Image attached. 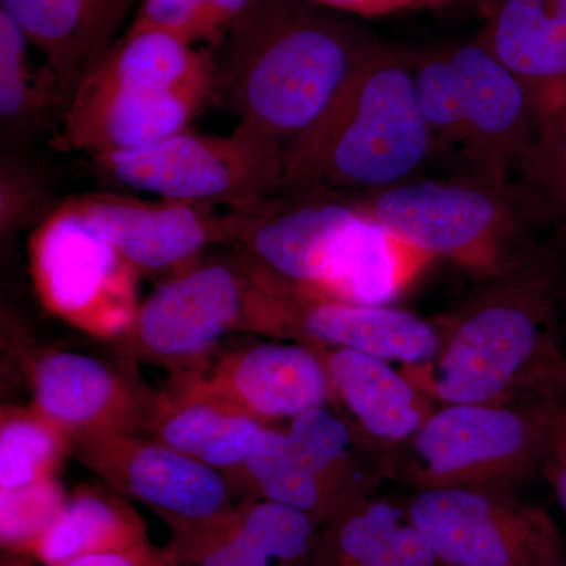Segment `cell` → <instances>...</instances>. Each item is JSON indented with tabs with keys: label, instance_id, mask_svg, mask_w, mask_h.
I'll use <instances>...</instances> for the list:
<instances>
[{
	"label": "cell",
	"instance_id": "8d00e7d4",
	"mask_svg": "<svg viewBox=\"0 0 566 566\" xmlns=\"http://www.w3.org/2000/svg\"><path fill=\"white\" fill-rule=\"evenodd\" d=\"M554 446L564 447V449H566V400L564 406H562L560 422H558L556 442H554Z\"/></svg>",
	"mask_w": 566,
	"mask_h": 566
},
{
	"label": "cell",
	"instance_id": "6da1fadb",
	"mask_svg": "<svg viewBox=\"0 0 566 566\" xmlns=\"http://www.w3.org/2000/svg\"><path fill=\"white\" fill-rule=\"evenodd\" d=\"M565 301L566 243L553 233L526 263L486 279L438 323L441 346L430 363L401 370L438 406L564 405Z\"/></svg>",
	"mask_w": 566,
	"mask_h": 566
},
{
	"label": "cell",
	"instance_id": "4dcf8cb0",
	"mask_svg": "<svg viewBox=\"0 0 566 566\" xmlns=\"http://www.w3.org/2000/svg\"><path fill=\"white\" fill-rule=\"evenodd\" d=\"M252 0H144L129 29H161L186 43H219Z\"/></svg>",
	"mask_w": 566,
	"mask_h": 566
},
{
	"label": "cell",
	"instance_id": "d6a6232c",
	"mask_svg": "<svg viewBox=\"0 0 566 566\" xmlns=\"http://www.w3.org/2000/svg\"><path fill=\"white\" fill-rule=\"evenodd\" d=\"M2 543L18 551H25L62 512L65 501L54 480L2 491Z\"/></svg>",
	"mask_w": 566,
	"mask_h": 566
},
{
	"label": "cell",
	"instance_id": "8fae6325",
	"mask_svg": "<svg viewBox=\"0 0 566 566\" xmlns=\"http://www.w3.org/2000/svg\"><path fill=\"white\" fill-rule=\"evenodd\" d=\"M92 226L133 268L164 270L180 264L222 238L241 237L249 214L132 197L91 196L66 203Z\"/></svg>",
	"mask_w": 566,
	"mask_h": 566
},
{
	"label": "cell",
	"instance_id": "5bb4252c",
	"mask_svg": "<svg viewBox=\"0 0 566 566\" xmlns=\"http://www.w3.org/2000/svg\"><path fill=\"white\" fill-rule=\"evenodd\" d=\"M207 98L125 87L93 73L71 99L57 145L95 155L151 147L186 132Z\"/></svg>",
	"mask_w": 566,
	"mask_h": 566
},
{
	"label": "cell",
	"instance_id": "d4e9b609",
	"mask_svg": "<svg viewBox=\"0 0 566 566\" xmlns=\"http://www.w3.org/2000/svg\"><path fill=\"white\" fill-rule=\"evenodd\" d=\"M40 415L55 427L88 430L120 408V382L106 365L77 353L43 357L33 375Z\"/></svg>",
	"mask_w": 566,
	"mask_h": 566
},
{
	"label": "cell",
	"instance_id": "277c9868",
	"mask_svg": "<svg viewBox=\"0 0 566 566\" xmlns=\"http://www.w3.org/2000/svg\"><path fill=\"white\" fill-rule=\"evenodd\" d=\"M352 199L406 243L485 279L512 273L553 234L516 181L495 186L422 178Z\"/></svg>",
	"mask_w": 566,
	"mask_h": 566
},
{
	"label": "cell",
	"instance_id": "f1b7e54d",
	"mask_svg": "<svg viewBox=\"0 0 566 566\" xmlns=\"http://www.w3.org/2000/svg\"><path fill=\"white\" fill-rule=\"evenodd\" d=\"M28 36L9 14L0 11V117L3 128L20 129L32 125L40 111L54 106L66 112L54 73L35 74L29 61Z\"/></svg>",
	"mask_w": 566,
	"mask_h": 566
},
{
	"label": "cell",
	"instance_id": "83f0119b",
	"mask_svg": "<svg viewBox=\"0 0 566 566\" xmlns=\"http://www.w3.org/2000/svg\"><path fill=\"white\" fill-rule=\"evenodd\" d=\"M412 70L420 109L433 137L436 159L446 164L453 180L463 161L468 139L460 73L449 50L412 57Z\"/></svg>",
	"mask_w": 566,
	"mask_h": 566
},
{
	"label": "cell",
	"instance_id": "484cf974",
	"mask_svg": "<svg viewBox=\"0 0 566 566\" xmlns=\"http://www.w3.org/2000/svg\"><path fill=\"white\" fill-rule=\"evenodd\" d=\"M263 427L243 409L203 395L170 412L159 436L164 444L218 471L244 464Z\"/></svg>",
	"mask_w": 566,
	"mask_h": 566
},
{
	"label": "cell",
	"instance_id": "7a4b0ae2",
	"mask_svg": "<svg viewBox=\"0 0 566 566\" xmlns=\"http://www.w3.org/2000/svg\"><path fill=\"white\" fill-rule=\"evenodd\" d=\"M379 43L296 0H252L212 61V91L285 158L324 120Z\"/></svg>",
	"mask_w": 566,
	"mask_h": 566
},
{
	"label": "cell",
	"instance_id": "7c38bea8",
	"mask_svg": "<svg viewBox=\"0 0 566 566\" xmlns=\"http://www.w3.org/2000/svg\"><path fill=\"white\" fill-rule=\"evenodd\" d=\"M268 326L311 345L353 349L403 367L430 363L441 346L438 324L411 312L274 290Z\"/></svg>",
	"mask_w": 566,
	"mask_h": 566
},
{
	"label": "cell",
	"instance_id": "e0dca14e",
	"mask_svg": "<svg viewBox=\"0 0 566 566\" xmlns=\"http://www.w3.org/2000/svg\"><path fill=\"white\" fill-rule=\"evenodd\" d=\"M205 397L243 409L256 419H290L324 406L331 381L322 348L311 344H260L221 365Z\"/></svg>",
	"mask_w": 566,
	"mask_h": 566
},
{
	"label": "cell",
	"instance_id": "7402d4cb",
	"mask_svg": "<svg viewBox=\"0 0 566 566\" xmlns=\"http://www.w3.org/2000/svg\"><path fill=\"white\" fill-rule=\"evenodd\" d=\"M285 433L297 460L322 480L346 512L375 497L379 483L390 479L389 452L324 406L294 417Z\"/></svg>",
	"mask_w": 566,
	"mask_h": 566
},
{
	"label": "cell",
	"instance_id": "4316f807",
	"mask_svg": "<svg viewBox=\"0 0 566 566\" xmlns=\"http://www.w3.org/2000/svg\"><path fill=\"white\" fill-rule=\"evenodd\" d=\"M244 464L263 499L293 506L319 526L346 512L322 480L297 460L285 431L263 427Z\"/></svg>",
	"mask_w": 566,
	"mask_h": 566
},
{
	"label": "cell",
	"instance_id": "9c48e42d",
	"mask_svg": "<svg viewBox=\"0 0 566 566\" xmlns=\"http://www.w3.org/2000/svg\"><path fill=\"white\" fill-rule=\"evenodd\" d=\"M449 52L463 84L468 129L463 161L453 180L515 182L545 125L534 95L479 40Z\"/></svg>",
	"mask_w": 566,
	"mask_h": 566
},
{
	"label": "cell",
	"instance_id": "ffe728a7",
	"mask_svg": "<svg viewBox=\"0 0 566 566\" xmlns=\"http://www.w3.org/2000/svg\"><path fill=\"white\" fill-rule=\"evenodd\" d=\"M118 485L166 520L205 523L230 510L229 490L216 469L172 447L136 444L111 468Z\"/></svg>",
	"mask_w": 566,
	"mask_h": 566
},
{
	"label": "cell",
	"instance_id": "603a6c76",
	"mask_svg": "<svg viewBox=\"0 0 566 566\" xmlns=\"http://www.w3.org/2000/svg\"><path fill=\"white\" fill-rule=\"evenodd\" d=\"M25 553L44 566L103 553L128 554L150 566H174L166 554L153 549L144 524L128 506L95 491H81L65 502L51 526Z\"/></svg>",
	"mask_w": 566,
	"mask_h": 566
},
{
	"label": "cell",
	"instance_id": "ac0fdd59",
	"mask_svg": "<svg viewBox=\"0 0 566 566\" xmlns=\"http://www.w3.org/2000/svg\"><path fill=\"white\" fill-rule=\"evenodd\" d=\"M322 354L331 397L344 406L354 430L379 449L403 444L438 408L392 363L353 349L322 348Z\"/></svg>",
	"mask_w": 566,
	"mask_h": 566
},
{
	"label": "cell",
	"instance_id": "9a60e30c",
	"mask_svg": "<svg viewBox=\"0 0 566 566\" xmlns=\"http://www.w3.org/2000/svg\"><path fill=\"white\" fill-rule=\"evenodd\" d=\"M243 279L226 264H205L159 285L134 318L137 338L163 359H192L233 329L245 312Z\"/></svg>",
	"mask_w": 566,
	"mask_h": 566
},
{
	"label": "cell",
	"instance_id": "ab89813d",
	"mask_svg": "<svg viewBox=\"0 0 566 566\" xmlns=\"http://www.w3.org/2000/svg\"><path fill=\"white\" fill-rule=\"evenodd\" d=\"M178 566V565H177Z\"/></svg>",
	"mask_w": 566,
	"mask_h": 566
},
{
	"label": "cell",
	"instance_id": "3957f363",
	"mask_svg": "<svg viewBox=\"0 0 566 566\" xmlns=\"http://www.w3.org/2000/svg\"><path fill=\"white\" fill-rule=\"evenodd\" d=\"M433 163L412 57L378 44L324 120L286 153L281 193L368 196L422 180Z\"/></svg>",
	"mask_w": 566,
	"mask_h": 566
},
{
	"label": "cell",
	"instance_id": "f35d334b",
	"mask_svg": "<svg viewBox=\"0 0 566 566\" xmlns=\"http://www.w3.org/2000/svg\"><path fill=\"white\" fill-rule=\"evenodd\" d=\"M558 566H566V560L564 562V564H562V565H558Z\"/></svg>",
	"mask_w": 566,
	"mask_h": 566
},
{
	"label": "cell",
	"instance_id": "30bf717a",
	"mask_svg": "<svg viewBox=\"0 0 566 566\" xmlns=\"http://www.w3.org/2000/svg\"><path fill=\"white\" fill-rule=\"evenodd\" d=\"M360 208L335 192L279 193L248 216L244 243L277 292L318 297L346 230Z\"/></svg>",
	"mask_w": 566,
	"mask_h": 566
},
{
	"label": "cell",
	"instance_id": "cb8c5ba5",
	"mask_svg": "<svg viewBox=\"0 0 566 566\" xmlns=\"http://www.w3.org/2000/svg\"><path fill=\"white\" fill-rule=\"evenodd\" d=\"M95 73L139 91L191 93L208 98L210 55L161 29H129Z\"/></svg>",
	"mask_w": 566,
	"mask_h": 566
},
{
	"label": "cell",
	"instance_id": "d590c367",
	"mask_svg": "<svg viewBox=\"0 0 566 566\" xmlns=\"http://www.w3.org/2000/svg\"><path fill=\"white\" fill-rule=\"evenodd\" d=\"M52 566H150L142 562L140 558L128 556V554L103 553L87 554L71 558L69 562Z\"/></svg>",
	"mask_w": 566,
	"mask_h": 566
},
{
	"label": "cell",
	"instance_id": "f546056e",
	"mask_svg": "<svg viewBox=\"0 0 566 566\" xmlns=\"http://www.w3.org/2000/svg\"><path fill=\"white\" fill-rule=\"evenodd\" d=\"M61 453V428L43 416L6 417L0 430V490L51 480Z\"/></svg>",
	"mask_w": 566,
	"mask_h": 566
},
{
	"label": "cell",
	"instance_id": "52a82bcc",
	"mask_svg": "<svg viewBox=\"0 0 566 566\" xmlns=\"http://www.w3.org/2000/svg\"><path fill=\"white\" fill-rule=\"evenodd\" d=\"M405 512L446 566H558L566 560L553 516L515 494L431 488L417 491Z\"/></svg>",
	"mask_w": 566,
	"mask_h": 566
},
{
	"label": "cell",
	"instance_id": "4fadbf2b",
	"mask_svg": "<svg viewBox=\"0 0 566 566\" xmlns=\"http://www.w3.org/2000/svg\"><path fill=\"white\" fill-rule=\"evenodd\" d=\"M178 566H312L322 527L277 502H253L205 523L167 520Z\"/></svg>",
	"mask_w": 566,
	"mask_h": 566
},
{
	"label": "cell",
	"instance_id": "74e56055",
	"mask_svg": "<svg viewBox=\"0 0 566 566\" xmlns=\"http://www.w3.org/2000/svg\"><path fill=\"white\" fill-rule=\"evenodd\" d=\"M450 2H455V3H463V2L480 3V6L485 7V9L488 10V9H490L491 6H493L494 0H441V3H450Z\"/></svg>",
	"mask_w": 566,
	"mask_h": 566
},
{
	"label": "cell",
	"instance_id": "836d02e7",
	"mask_svg": "<svg viewBox=\"0 0 566 566\" xmlns=\"http://www.w3.org/2000/svg\"><path fill=\"white\" fill-rule=\"evenodd\" d=\"M315 2L334 7V9L356 11V13L378 14L403 9L406 6H411L415 0H315Z\"/></svg>",
	"mask_w": 566,
	"mask_h": 566
},
{
	"label": "cell",
	"instance_id": "2e32d148",
	"mask_svg": "<svg viewBox=\"0 0 566 566\" xmlns=\"http://www.w3.org/2000/svg\"><path fill=\"white\" fill-rule=\"evenodd\" d=\"M134 0H0L43 55L66 106L106 61ZM69 109V107H66Z\"/></svg>",
	"mask_w": 566,
	"mask_h": 566
},
{
	"label": "cell",
	"instance_id": "ba28073f",
	"mask_svg": "<svg viewBox=\"0 0 566 566\" xmlns=\"http://www.w3.org/2000/svg\"><path fill=\"white\" fill-rule=\"evenodd\" d=\"M32 260L41 296L55 314L98 334L133 326L132 264L69 205L41 226Z\"/></svg>",
	"mask_w": 566,
	"mask_h": 566
},
{
	"label": "cell",
	"instance_id": "44dd1931",
	"mask_svg": "<svg viewBox=\"0 0 566 566\" xmlns=\"http://www.w3.org/2000/svg\"><path fill=\"white\" fill-rule=\"evenodd\" d=\"M433 260L360 210L338 243L319 297L389 305Z\"/></svg>",
	"mask_w": 566,
	"mask_h": 566
},
{
	"label": "cell",
	"instance_id": "5b68a950",
	"mask_svg": "<svg viewBox=\"0 0 566 566\" xmlns=\"http://www.w3.org/2000/svg\"><path fill=\"white\" fill-rule=\"evenodd\" d=\"M562 406L439 405L389 452L390 479L415 486L513 494L546 471Z\"/></svg>",
	"mask_w": 566,
	"mask_h": 566
},
{
	"label": "cell",
	"instance_id": "e575fe53",
	"mask_svg": "<svg viewBox=\"0 0 566 566\" xmlns=\"http://www.w3.org/2000/svg\"><path fill=\"white\" fill-rule=\"evenodd\" d=\"M545 472L547 479L553 483L554 491H556L558 502H560L566 517V449L564 447L554 446Z\"/></svg>",
	"mask_w": 566,
	"mask_h": 566
},
{
	"label": "cell",
	"instance_id": "1f68e13d",
	"mask_svg": "<svg viewBox=\"0 0 566 566\" xmlns=\"http://www.w3.org/2000/svg\"><path fill=\"white\" fill-rule=\"evenodd\" d=\"M516 182L538 205L551 233L566 243V122L553 117L543 125Z\"/></svg>",
	"mask_w": 566,
	"mask_h": 566
},
{
	"label": "cell",
	"instance_id": "d6986e66",
	"mask_svg": "<svg viewBox=\"0 0 566 566\" xmlns=\"http://www.w3.org/2000/svg\"><path fill=\"white\" fill-rule=\"evenodd\" d=\"M479 36L527 85L545 123L566 103V0H494Z\"/></svg>",
	"mask_w": 566,
	"mask_h": 566
},
{
	"label": "cell",
	"instance_id": "8992f818",
	"mask_svg": "<svg viewBox=\"0 0 566 566\" xmlns=\"http://www.w3.org/2000/svg\"><path fill=\"white\" fill-rule=\"evenodd\" d=\"M115 185L174 202L252 214L282 191V155L238 125L230 136L181 132L151 147L93 156Z\"/></svg>",
	"mask_w": 566,
	"mask_h": 566
}]
</instances>
